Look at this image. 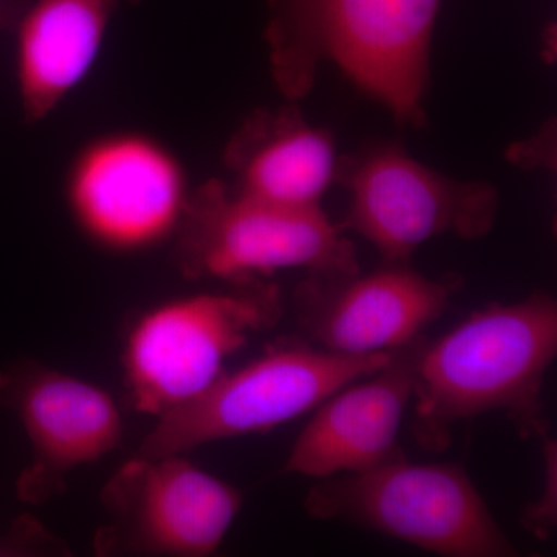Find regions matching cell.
I'll return each instance as SVG.
<instances>
[{
	"label": "cell",
	"mask_w": 557,
	"mask_h": 557,
	"mask_svg": "<svg viewBox=\"0 0 557 557\" xmlns=\"http://www.w3.org/2000/svg\"><path fill=\"white\" fill-rule=\"evenodd\" d=\"M557 355V302L534 292L512 304H490L434 341L417 362L412 435L443 453L463 421L504 413L522 438L548 434L545 376Z\"/></svg>",
	"instance_id": "6da1fadb"
},
{
	"label": "cell",
	"mask_w": 557,
	"mask_h": 557,
	"mask_svg": "<svg viewBox=\"0 0 557 557\" xmlns=\"http://www.w3.org/2000/svg\"><path fill=\"white\" fill-rule=\"evenodd\" d=\"M440 5L442 0H267L274 83L287 100H302L330 62L399 126L423 127Z\"/></svg>",
	"instance_id": "7a4b0ae2"
},
{
	"label": "cell",
	"mask_w": 557,
	"mask_h": 557,
	"mask_svg": "<svg viewBox=\"0 0 557 557\" xmlns=\"http://www.w3.org/2000/svg\"><path fill=\"white\" fill-rule=\"evenodd\" d=\"M310 518L368 528L445 557H516L467 469L399 457L357 474L319 479L304 498Z\"/></svg>",
	"instance_id": "3957f363"
},
{
	"label": "cell",
	"mask_w": 557,
	"mask_h": 557,
	"mask_svg": "<svg viewBox=\"0 0 557 557\" xmlns=\"http://www.w3.org/2000/svg\"><path fill=\"white\" fill-rule=\"evenodd\" d=\"M166 300L143 313L124 341V383L138 412L159 418L207 391L256 333L284 314L277 285L228 284Z\"/></svg>",
	"instance_id": "277c9868"
},
{
	"label": "cell",
	"mask_w": 557,
	"mask_h": 557,
	"mask_svg": "<svg viewBox=\"0 0 557 557\" xmlns=\"http://www.w3.org/2000/svg\"><path fill=\"white\" fill-rule=\"evenodd\" d=\"M175 260L185 277L226 284L293 269L317 276L361 271L354 242L322 207H281L237 193L220 180H209L186 197Z\"/></svg>",
	"instance_id": "5b68a950"
},
{
	"label": "cell",
	"mask_w": 557,
	"mask_h": 557,
	"mask_svg": "<svg viewBox=\"0 0 557 557\" xmlns=\"http://www.w3.org/2000/svg\"><path fill=\"white\" fill-rule=\"evenodd\" d=\"M391 351L341 355L299 341L274 344L196 398L157 418L137 456H186L209 443L265 434L383 368Z\"/></svg>",
	"instance_id": "8992f818"
},
{
	"label": "cell",
	"mask_w": 557,
	"mask_h": 557,
	"mask_svg": "<svg viewBox=\"0 0 557 557\" xmlns=\"http://www.w3.org/2000/svg\"><path fill=\"white\" fill-rule=\"evenodd\" d=\"M336 183L350 197L346 228L368 239L391 263L409 262L435 237L483 239L500 207L498 190L490 183L446 177L395 145L343 157Z\"/></svg>",
	"instance_id": "52a82bcc"
},
{
	"label": "cell",
	"mask_w": 557,
	"mask_h": 557,
	"mask_svg": "<svg viewBox=\"0 0 557 557\" xmlns=\"http://www.w3.org/2000/svg\"><path fill=\"white\" fill-rule=\"evenodd\" d=\"M102 502L112 518L106 549L205 557L223 544L244 498L185 456H135L110 479Z\"/></svg>",
	"instance_id": "ba28073f"
},
{
	"label": "cell",
	"mask_w": 557,
	"mask_h": 557,
	"mask_svg": "<svg viewBox=\"0 0 557 557\" xmlns=\"http://www.w3.org/2000/svg\"><path fill=\"white\" fill-rule=\"evenodd\" d=\"M461 285L456 273L429 277L408 262H386L369 274H307L293 292V313L318 347L341 355L386 354L423 336Z\"/></svg>",
	"instance_id": "9c48e42d"
},
{
	"label": "cell",
	"mask_w": 557,
	"mask_h": 557,
	"mask_svg": "<svg viewBox=\"0 0 557 557\" xmlns=\"http://www.w3.org/2000/svg\"><path fill=\"white\" fill-rule=\"evenodd\" d=\"M0 408L20 420L32 461L17 479V497L39 505L57 496L75 469L119 448L123 416L104 388L60 370L20 366L0 372Z\"/></svg>",
	"instance_id": "30bf717a"
},
{
	"label": "cell",
	"mask_w": 557,
	"mask_h": 557,
	"mask_svg": "<svg viewBox=\"0 0 557 557\" xmlns=\"http://www.w3.org/2000/svg\"><path fill=\"white\" fill-rule=\"evenodd\" d=\"M426 338L391 351L383 368L317 406L289 449L281 474L327 479L357 474L405 457L398 445L412 405L417 362Z\"/></svg>",
	"instance_id": "8fae6325"
},
{
	"label": "cell",
	"mask_w": 557,
	"mask_h": 557,
	"mask_svg": "<svg viewBox=\"0 0 557 557\" xmlns=\"http://www.w3.org/2000/svg\"><path fill=\"white\" fill-rule=\"evenodd\" d=\"M72 199L87 233L119 249L146 247L177 230L186 201L174 163L135 138L91 150L81 161Z\"/></svg>",
	"instance_id": "7c38bea8"
},
{
	"label": "cell",
	"mask_w": 557,
	"mask_h": 557,
	"mask_svg": "<svg viewBox=\"0 0 557 557\" xmlns=\"http://www.w3.org/2000/svg\"><path fill=\"white\" fill-rule=\"evenodd\" d=\"M225 164L237 193L281 207L321 208L339 159L330 132L288 104L248 115L226 145Z\"/></svg>",
	"instance_id": "4fadbf2b"
},
{
	"label": "cell",
	"mask_w": 557,
	"mask_h": 557,
	"mask_svg": "<svg viewBox=\"0 0 557 557\" xmlns=\"http://www.w3.org/2000/svg\"><path fill=\"white\" fill-rule=\"evenodd\" d=\"M138 0H32L17 24V81L27 121L42 120L89 72L109 21Z\"/></svg>",
	"instance_id": "5bb4252c"
},
{
	"label": "cell",
	"mask_w": 557,
	"mask_h": 557,
	"mask_svg": "<svg viewBox=\"0 0 557 557\" xmlns=\"http://www.w3.org/2000/svg\"><path fill=\"white\" fill-rule=\"evenodd\" d=\"M539 440L542 443L544 480L536 500L523 508L520 525L534 537L547 541L557 522V443L548 434Z\"/></svg>",
	"instance_id": "9a60e30c"
},
{
	"label": "cell",
	"mask_w": 557,
	"mask_h": 557,
	"mask_svg": "<svg viewBox=\"0 0 557 557\" xmlns=\"http://www.w3.org/2000/svg\"><path fill=\"white\" fill-rule=\"evenodd\" d=\"M553 132H555V127L552 129L547 126L539 137L512 146V149L508 152L509 159L512 163L523 168H552V163L555 164V160H552V153L556 156L555 149L552 150V143H556L555 135L552 138Z\"/></svg>",
	"instance_id": "2e32d148"
},
{
	"label": "cell",
	"mask_w": 557,
	"mask_h": 557,
	"mask_svg": "<svg viewBox=\"0 0 557 557\" xmlns=\"http://www.w3.org/2000/svg\"><path fill=\"white\" fill-rule=\"evenodd\" d=\"M32 0H0V35L16 30Z\"/></svg>",
	"instance_id": "e0dca14e"
}]
</instances>
